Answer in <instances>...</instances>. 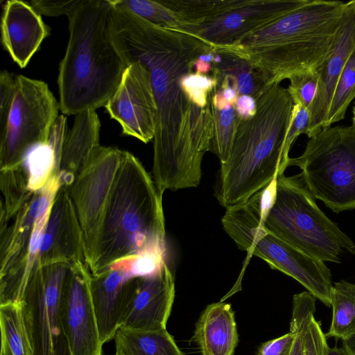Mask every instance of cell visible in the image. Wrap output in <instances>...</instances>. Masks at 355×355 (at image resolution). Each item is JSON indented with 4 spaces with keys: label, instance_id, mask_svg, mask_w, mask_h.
<instances>
[{
    "label": "cell",
    "instance_id": "obj_1",
    "mask_svg": "<svg viewBox=\"0 0 355 355\" xmlns=\"http://www.w3.org/2000/svg\"><path fill=\"white\" fill-rule=\"evenodd\" d=\"M110 32L126 67L139 62L150 73L157 105L153 173L159 195L162 198L167 189L197 187L213 137L211 106L194 105L180 78L193 72L195 61L210 49L189 35L155 25L116 5L111 11Z\"/></svg>",
    "mask_w": 355,
    "mask_h": 355
},
{
    "label": "cell",
    "instance_id": "obj_2",
    "mask_svg": "<svg viewBox=\"0 0 355 355\" xmlns=\"http://www.w3.org/2000/svg\"><path fill=\"white\" fill-rule=\"evenodd\" d=\"M347 2L307 0L302 6L216 53L248 62L265 85L316 69L332 46Z\"/></svg>",
    "mask_w": 355,
    "mask_h": 355
},
{
    "label": "cell",
    "instance_id": "obj_3",
    "mask_svg": "<svg viewBox=\"0 0 355 355\" xmlns=\"http://www.w3.org/2000/svg\"><path fill=\"white\" fill-rule=\"evenodd\" d=\"M165 236L162 198L141 162L123 150L87 266L96 275L125 257H164Z\"/></svg>",
    "mask_w": 355,
    "mask_h": 355
},
{
    "label": "cell",
    "instance_id": "obj_4",
    "mask_svg": "<svg viewBox=\"0 0 355 355\" xmlns=\"http://www.w3.org/2000/svg\"><path fill=\"white\" fill-rule=\"evenodd\" d=\"M110 0H85L68 17L69 38L58 76L64 114L105 107L126 66L110 32Z\"/></svg>",
    "mask_w": 355,
    "mask_h": 355
},
{
    "label": "cell",
    "instance_id": "obj_5",
    "mask_svg": "<svg viewBox=\"0 0 355 355\" xmlns=\"http://www.w3.org/2000/svg\"><path fill=\"white\" fill-rule=\"evenodd\" d=\"M255 115L240 119L228 160L220 164L215 196L225 209L243 203L278 176L294 103L280 83L254 97Z\"/></svg>",
    "mask_w": 355,
    "mask_h": 355
},
{
    "label": "cell",
    "instance_id": "obj_6",
    "mask_svg": "<svg viewBox=\"0 0 355 355\" xmlns=\"http://www.w3.org/2000/svg\"><path fill=\"white\" fill-rule=\"evenodd\" d=\"M300 174L277 176L263 222L266 228L299 250L323 262L340 263L355 254V243L318 207Z\"/></svg>",
    "mask_w": 355,
    "mask_h": 355
},
{
    "label": "cell",
    "instance_id": "obj_7",
    "mask_svg": "<svg viewBox=\"0 0 355 355\" xmlns=\"http://www.w3.org/2000/svg\"><path fill=\"white\" fill-rule=\"evenodd\" d=\"M289 166L300 167L307 189L334 211L355 209V120L322 129Z\"/></svg>",
    "mask_w": 355,
    "mask_h": 355
},
{
    "label": "cell",
    "instance_id": "obj_8",
    "mask_svg": "<svg viewBox=\"0 0 355 355\" xmlns=\"http://www.w3.org/2000/svg\"><path fill=\"white\" fill-rule=\"evenodd\" d=\"M238 248L264 260L271 268L293 277L325 306H331V272L324 263L286 243L268 230L260 211L241 214L230 227Z\"/></svg>",
    "mask_w": 355,
    "mask_h": 355
},
{
    "label": "cell",
    "instance_id": "obj_9",
    "mask_svg": "<svg viewBox=\"0 0 355 355\" xmlns=\"http://www.w3.org/2000/svg\"><path fill=\"white\" fill-rule=\"evenodd\" d=\"M59 110L45 82L16 76L13 103L0 137V170L23 164L33 148L48 141Z\"/></svg>",
    "mask_w": 355,
    "mask_h": 355
},
{
    "label": "cell",
    "instance_id": "obj_10",
    "mask_svg": "<svg viewBox=\"0 0 355 355\" xmlns=\"http://www.w3.org/2000/svg\"><path fill=\"white\" fill-rule=\"evenodd\" d=\"M70 263L37 266L20 304L34 355H71L62 320L61 294Z\"/></svg>",
    "mask_w": 355,
    "mask_h": 355
},
{
    "label": "cell",
    "instance_id": "obj_11",
    "mask_svg": "<svg viewBox=\"0 0 355 355\" xmlns=\"http://www.w3.org/2000/svg\"><path fill=\"white\" fill-rule=\"evenodd\" d=\"M123 151L101 146L68 188L83 233L85 262L90 260L102 216L121 165Z\"/></svg>",
    "mask_w": 355,
    "mask_h": 355
},
{
    "label": "cell",
    "instance_id": "obj_12",
    "mask_svg": "<svg viewBox=\"0 0 355 355\" xmlns=\"http://www.w3.org/2000/svg\"><path fill=\"white\" fill-rule=\"evenodd\" d=\"M306 1L230 0L223 10L201 24L180 32L196 38L207 46L212 53H216L218 50L236 43Z\"/></svg>",
    "mask_w": 355,
    "mask_h": 355
},
{
    "label": "cell",
    "instance_id": "obj_13",
    "mask_svg": "<svg viewBox=\"0 0 355 355\" xmlns=\"http://www.w3.org/2000/svg\"><path fill=\"white\" fill-rule=\"evenodd\" d=\"M86 263H70L61 294L64 331L71 355H101V343Z\"/></svg>",
    "mask_w": 355,
    "mask_h": 355
},
{
    "label": "cell",
    "instance_id": "obj_14",
    "mask_svg": "<svg viewBox=\"0 0 355 355\" xmlns=\"http://www.w3.org/2000/svg\"><path fill=\"white\" fill-rule=\"evenodd\" d=\"M124 135L147 144L153 140L157 105L150 73L141 62L129 64L114 94L105 106Z\"/></svg>",
    "mask_w": 355,
    "mask_h": 355
},
{
    "label": "cell",
    "instance_id": "obj_15",
    "mask_svg": "<svg viewBox=\"0 0 355 355\" xmlns=\"http://www.w3.org/2000/svg\"><path fill=\"white\" fill-rule=\"evenodd\" d=\"M175 292L174 275L165 261L155 273L132 278L120 327L166 329Z\"/></svg>",
    "mask_w": 355,
    "mask_h": 355
},
{
    "label": "cell",
    "instance_id": "obj_16",
    "mask_svg": "<svg viewBox=\"0 0 355 355\" xmlns=\"http://www.w3.org/2000/svg\"><path fill=\"white\" fill-rule=\"evenodd\" d=\"M60 187L58 175L53 174L46 184L22 205L12 224L1 227V282L11 278L20 268L35 221L52 205Z\"/></svg>",
    "mask_w": 355,
    "mask_h": 355
},
{
    "label": "cell",
    "instance_id": "obj_17",
    "mask_svg": "<svg viewBox=\"0 0 355 355\" xmlns=\"http://www.w3.org/2000/svg\"><path fill=\"white\" fill-rule=\"evenodd\" d=\"M355 49V0L347 2L332 46L315 69L318 84L309 108L307 136L311 138L324 128L331 97L338 78Z\"/></svg>",
    "mask_w": 355,
    "mask_h": 355
},
{
    "label": "cell",
    "instance_id": "obj_18",
    "mask_svg": "<svg viewBox=\"0 0 355 355\" xmlns=\"http://www.w3.org/2000/svg\"><path fill=\"white\" fill-rule=\"evenodd\" d=\"M85 262V243L69 189L62 186L53 202L44 234L40 267L58 263Z\"/></svg>",
    "mask_w": 355,
    "mask_h": 355
},
{
    "label": "cell",
    "instance_id": "obj_19",
    "mask_svg": "<svg viewBox=\"0 0 355 355\" xmlns=\"http://www.w3.org/2000/svg\"><path fill=\"white\" fill-rule=\"evenodd\" d=\"M1 42L13 61L24 68L39 49L51 28L27 2L7 1L1 23Z\"/></svg>",
    "mask_w": 355,
    "mask_h": 355
},
{
    "label": "cell",
    "instance_id": "obj_20",
    "mask_svg": "<svg viewBox=\"0 0 355 355\" xmlns=\"http://www.w3.org/2000/svg\"><path fill=\"white\" fill-rule=\"evenodd\" d=\"M132 278L114 263L92 275V298L103 345L114 338L121 327Z\"/></svg>",
    "mask_w": 355,
    "mask_h": 355
},
{
    "label": "cell",
    "instance_id": "obj_21",
    "mask_svg": "<svg viewBox=\"0 0 355 355\" xmlns=\"http://www.w3.org/2000/svg\"><path fill=\"white\" fill-rule=\"evenodd\" d=\"M101 122L96 110L75 115L71 129L66 135L59 165L61 187H69L78 173L100 145Z\"/></svg>",
    "mask_w": 355,
    "mask_h": 355
},
{
    "label": "cell",
    "instance_id": "obj_22",
    "mask_svg": "<svg viewBox=\"0 0 355 355\" xmlns=\"http://www.w3.org/2000/svg\"><path fill=\"white\" fill-rule=\"evenodd\" d=\"M193 340L201 355H234L238 332L231 305L222 302L209 304L196 322Z\"/></svg>",
    "mask_w": 355,
    "mask_h": 355
},
{
    "label": "cell",
    "instance_id": "obj_23",
    "mask_svg": "<svg viewBox=\"0 0 355 355\" xmlns=\"http://www.w3.org/2000/svg\"><path fill=\"white\" fill-rule=\"evenodd\" d=\"M67 119L58 116L50 132L48 141L33 148L24 165L28 173V187L35 192L42 189L52 174L58 175L63 144L67 134Z\"/></svg>",
    "mask_w": 355,
    "mask_h": 355
},
{
    "label": "cell",
    "instance_id": "obj_24",
    "mask_svg": "<svg viewBox=\"0 0 355 355\" xmlns=\"http://www.w3.org/2000/svg\"><path fill=\"white\" fill-rule=\"evenodd\" d=\"M115 355H184L166 329L146 331L120 327Z\"/></svg>",
    "mask_w": 355,
    "mask_h": 355
},
{
    "label": "cell",
    "instance_id": "obj_25",
    "mask_svg": "<svg viewBox=\"0 0 355 355\" xmlns=\"http://www.w3.org/2000/svg\"><path fill=\"white\" fill-rule=\"evenodd\" d=\"M0 355H34L20 303L0 304Z\"/></svg>",
    "mask_w": 355,
    "mask_h": 355
},
{
    "label": "cell",
    "instance_id": "obj_26",
    "mask_svg": "<svg viewBox=\"0 0 355 355\" xmlns=\"http://www.w3.org/2000/svg\"><path fill=\"white\" fill-rule=\"evenodd\" d=\"M331 306L332 319L326 338L345 340L355 336V284L345 280L334 283Z\"/></svg>",
    "mask_w": 355,
    "mask_h": 355
},
{
    "label": "cell",
    "instance_id": "obj_27",
    "mask_svg": "<svg viewBox=\"0 0 355 355\" xmlns=\"http://www.w3.org/2000/svg\"><path fill=\"white\" fill-rule=\"evenodd\" d=\"M0 188L4 201L1 202V218H12L34 192L28 187V173L24 163L0 170Z\"/></svg>",
    "mask_w": 355,
    "mask_h": 355
},
{
    "label": "cell",
    "instance_id": "obj_28",
    "mask_svg": "<svg viewBox=\"0 0 355 355\" xmlns=\"http://www.w3.org/2000/svg\"><path fill=\"white\" fill-rule=\"evenodd\" d=\"M213 116V137L210 151L216 155L220 164L229 159L234 144L239 118L234 106L227 105L218 110L211 105Z\"/></svg>",
    "mask_w": 355,
    "mask_h": 355
},
{
    "label": "cell",
    "instance_id": "obj_29",
    "mask_svg": "<svg viewBox=\"0 0 355 355\" xmlns=\"http://www.w3.org/2000/svg\"><path fill=\"white\" fill-rule=\"evenodd\" d=\"M355 98V49L350 54L336 83L328 111L326 128L343 119Z\"/></svg>",
    "mask_w": 355,
    "mask_h": 355
},
{
    "label": "cell",
    "instance_id": "obj_30",
    "mask_svg": "<svg viewBox=\"0 0 355 355\" xmlns=\"http://www.w3.org/2000/svg\"><path fill=\"white\" fill-rule=\"evenodd\" d=\"M222 56V62L213 63L214 67L220 73L231 77L239 95L254 97L265 86L260 76L248 62L235 57Z\"/></svg>",
    "mask_w": 355,
    "mask_h": 355
},
{
    "label": "cell",
    "instance_id": "obj_31",
    "mask_svg": "<svg viewBox=\"0 0 355 355\" xmlns=\"http://www.w3.org/2000/svg\"><path fill=\"white\" fill-rule=\"evenodd\" d=\"M316 298L308 291L293 295L290 331L294 338L289 355H304V335L306 326L315 313Z\"/></svg>",
    "mask_w": 355,
    "mask_h": 355
},
{
    "label": "cell",
    "instance_id": "obj_32",
    "mask_svg": "<svg viewBox=\"0 0 355 355\" xmlns=\"http://www.w3.org/2000/svg\"><path fill=\"white\" fill-rule=\"evenodd\" d=\"M218 83V79L214 74L208 76L193 71L184 74L180 78L183 92L194 105L200 107H205L211 103V93Z\"/></svg>",
    "mask_w": 355,
    "mask_h": 355
},
{
    "label": "cell",
    "instance_id": "obj_33",
    "mask_svg": "<svg viewBox=\"0 0 355 355\" xmlns=\"http://www.w3.org/2000/svg\"><path fill=\"white\" fill-rule=\"evenodd\" d=\"M288 80L290 84L287 89L291 95L294 104L300 105L309 110L318 84V76L315 69L295 73L291 76Z\"/></svg>",
    "mask_w": 355,
    "mask_h": 355
},
{
    "label": "cell",
    "instance_id": "obj_34",
    "mask_svg": "<svg viewBox=\"0 0 355 355\" xmlns=\"http://www.w3.org/2000/svg\"><path fill=\"white\" fill-rule=\"evenodd\" d=\"M309 122L310 114L309 110L300 105L294 104L291 124L284 144L278 176L284 174V171L288 167V162L290 159L288 153L293 142L301 134H307Z\"/></svg>",
    "mask_w": 355,
    "mask_h": 355
},
{
    "label": "cell",
    "instance_id": "obj_35",
    "mask_svg": "<svg viewBox=\"0 0 355 355\" xmlns=\"http://www.w3.org/2000/svg\"><path fill=\"white\" fill-rule=\"evenodd\" d=\"M16 90V76L8 71L0 73V137L4 134Z\"/></svg>",
    "mask_w": 355,
    "mask_h": 355
},
{
    "label": "cell",
    "instance_id": "obj_36",
    "mask_svg": "<svg viewBox=\"0 0 355 355\" xmlns=\"http://www.w3.org/2000/svg\"><path fill=\"white\" fill-rule=\"evenodd\" d=\"M85 0H71V1H46V0H32L30 5L41 16L58 17L67 15L69 17Z\"/></svg>",
    "mask_w": 355,
    "mask_h": 355
},
{
    "label": "cell",
    "instance_id": "obj_37",
    "mask_svg": "<svg viewBox=\"0 0 355 355\" xmlns=\"http://www.w3.org/2000/svg\"><path fill=\"white\" fill-rule=\"evenodd\" d=\"M328 347L320 322L311 317L304 335V355H325Z\"/></svg>",
    "mask_w": 355,
    "mask_h": 355
},
{
    "label": "cell",
    "instance_id": "obj_38",
    "mask_svg": "<svg viewBox=\"0 0 355 355\" xmlns=\"http://www.w3.org/2000/svg\"><path fill=\"white\" fill-rule=\"evenodd\" d=\"M294 338L293 334L288 333L263 343L257 355H289Z\"/></svg>",
    "mask_w": 355,
    "mask_h": 355
},
{
    "label": "cell",
    "instance_id": "obj_39",
    "mask_svg": "<svg viewBox=\"0 0 355 355\" xmlns=\"http://www.w3.org/2000/svg\"><path fill=\"white\" fill-rule=\"evenodd\" d=\"M234 108L240 119H250L256 114V101L253 96L250 95H239Z\"/></svg>",
    "mask_w": 355,
    "mask_h": 355
},
{
    "label": "cell",
    "instance_id": "obj_40",
    "mask_svg": "<svg viewBox=\"0 0 355 355\" xmlns=\"http://www.w3.org/2000/svg\"><path fill=\"white\" fill-rule=\"evenodd\" d=\"M214 65L211 62L202 61L198 58L195 61L193 72L200 74H207L213 70Z\"/></svg>",
    "mask_w": 355,
    "mask_h": 355
},
{
    "label": "cell",
    "instance_id": "obj_41",
    "mask_svg": "<svg viewBox=\"0 0 355 355\" xmlns=\"http://www.w3.org/2000/svg\"><path fill=\"white\" fill-rule=\"evenodd\" d=\"M342 341L343 347L347 352L348 355H355V336Z\"/></svg>",
    "mask_w": 355,
    "mask_h": 355
},
{
    "label": "cell",
    "instance_id": "obj_42",
    "mask_svg": "<svg viewBox=\"0 0 355 355\" xmlns=\"http://www.w3.org/2000/svg\"><path fill=\"white\" fill-rule=\"evenodd\" d=\"M325 355H348L345 349L342 347H328Z\"/></svg>",
    "mask_w": 355,
    "mask_h": 355
},
{
    "label": "cell",
    "instance_id": "obj_43",
    "mask_svg": "<svg viewBox=\"0 0 355 355\" xmlns=\"http://www.w3.org/2000/svg\"><path fill=\"white\" fill-rule=\"evenodd\" d=\"M352 120H355V104H354V106L353 107V118H352Z\"/></svg>",
    "mask_w": 355,
    "mask_h": 355
}]
</instances>
